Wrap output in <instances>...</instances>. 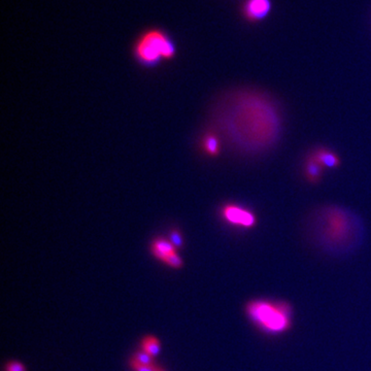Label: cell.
<instances>
[{
	"mask_svg": "<svg viewBox=\"0 0 371 371\" xmlns=\"http://www.w3.org/2000/svg\"><path fill=\"white\" fill-rule=\"evenodd\" d=\"M226 119L228 135L242 150L259 153L274 146L281 132L276 106L261 94L245 92L234 98Z\"/></svg>",
	"mask_w": 371,
	"mask_h": 371,
	"instance_id": "cell-1",
	"label": "cell"
},
{
	"mask_svg": "<svg viewBox=\"0 0 371 371\" xmlns=\"http://www.w3.org/2000/svg\"><path fill=\"white\" fill-rule=\"evenodd\" d=\"M313 222L318 240L323 247L336 249L353 247L361 236V225L355 215L338 206L318 211Z\"/></svg>",
	"mask_w": 371,
	"mask_h": 371,
	"instance_id": "cell-2",
	"label": "cell"
},
{
	"mask_svg": "<svg viewBox=\"0 0 371 371\" xmlns=\"http://www.w3.org/2000/svg\"><path fill=\"white\" fill-rule=\"evenodd\" d=\"M249 321L264 333L279 336L291 328L292 309L285 302L254 299L246 306Z\"/></svg>",
	"mask_w": 371,
	"mask_h": 371,
	"instance_id": "cell-3",
	"label": "cell"
},
{
	"mask_svg": "<svg viewBox=\"0 0 371 371\" xmlns=\"http://www.w3.org/2000/svg\"><path fill=\"white\" fill-rule=\"evenodd\" d=\"M174 44L161 31L147 32L136 42L134 54L136 59L146 66H154L162 59H172L174 56Z\"/></svg>",
	"mask_w": 371,
	"mask_h": 371,
	"instance_id": "cell-4",
	"label": "cell"
},
{
	"mask_svg": "<svg viewBox=\"0 0 371 371\" xmlns=\"http://www.w3.org/2000/svg\"><path fill=\"white\" fill-rule=\"evenodd\" d=\"M222 220L234 227L249 228L257 225V216L246 208L234 204H224L220 210Z\"/></svg>",
	"mask_w": 371,
	"mask_h": 371,
	"instance_id": "cell-5",
	"label": "cell"
},
{
	"mask_svg": "<svg viewBox=\"0 0 371 371\" xmlns=\"http://www.w3.org/2000/svg\"><path fill=\"white\" fill-rule=\"evenodd\" d=\"M153 255L160 261L165 262L170 256L176 253V249L168 238H157L151 245Z\"/></svg>",
	"mask_w": 371,
	"mask_h": 371,
	"instance_id": "cell-6",
	"label": "cell"
},
{
	"mask_svg": "<svg viewBox=\"0 0 371 371\" xmlns=\"http://www.w3.org/2000/svg\"><path fill=\"white\" fill-rule=\"evenodd\" d=\"M311 156L323 167L338 168L341 164L340 158L327 148L315 149L311 152Z\"/></svg>",
	"mask_w": 371,
	"mask_h": 371,
	"instance_id": "cell-7",
	"label": "cell"
},
{
	"mask_svg": "<svg viewBox=\"0 0 371 371\" xmlns=\"http://www.w3.org/2000/svg\"><path fill=\"white\" fill-rule=\"evenodd\" d=\"M270 0H249L246 6V15L252 20L263 19L270 10Z\"/></svg>",
	"mask_w": 371,
	"mask_h": 371,
	"instance_id": "cell-8",
	"label": "cell"
},
{
	"mask_svg": "<svg viewBox=\"0 0 371 371\" xmlns=\"http://www.w3.org/2000/svg\"><path fill=\"white\" fill-rule=\"evenodd\" d=\"M201 149L204 154L208 155V157H217L221 152V142L217 134L213 132L204 134L201 140Z\"/></svg>",
	"mask_w": 371,
	"mask_h": 371,
	"instance_id": "cell-9",
	"label": "cell"
},
{
	"mask_svg": "<svg viewBox=\"0 0 371 371\" xmlns=\"http://www.w3.org/2000/svg\"><path fill=\"white\" fill-rule=\"evenodd\" d=\"M323 166L315 161L311 155L306 158V165H304V174H306V180L311 184H318L321 181L322 174H323Z\"/></svg>",
	"mask_w": 371,
	"mask_h": 371,
	"instance_id": "cell-10",
	"label": "cell"
},
{
	"mask_svg": "<svg viewBox=\"0 0 371 371\" xmlns=\"http://www.w3.org/2000/svg\"><path fill=\"white\" fill-rule=\"evenodd\" d=\"M142 351L146 352L149 355L152 356V357H156V356L159 355L161 345H160L159 340L155 336H149L142 340Z\"/></svg>",
	"mask_w": 371,
	"mask_h": 371,
	"instance_id": "cell-11",
	"label": "cell"
},
{
	"mask_svg": "<svg viewBox=\"0 0 371 371\" xmlns=\"http://www.w3.org/2000/svg\"><path fill=\"white\" fill-rule=\"evenodd\" d=\"M132 359L134 361L138 362V363L142 364V365L146 366H155L154 364V357L149 355L148 353H146L145 351H138L134 354L133 358Z\"/></svg>",
	"mask_w": 371,
	"mask_h": 371,
	"instance_id": "cell-12",
	"label": "cell"
},
{
	"mask_svg": "<svg viewBox=\"0 0 371 371\" xmlns=\"http://www.w3.org/2000/svg\"><path fill=\"white\" fill-rule=\"evenodd\" d=\"M168 240H170V242L174 245L176 249H181V247L184 246V238H183V234L180 230L172 229V231H170Z\"/></svg>",
	"mask_w": 371,
	"mask_h": 371,
	"instance_id": "cell-13",
	"label": "cell"
},
{
	"mask_svg": "<svg viewBox=\"0 0 371 371\" xmlns=\"http://www.w3.org/2000/svg\"><path fill=\"white\" fill-rule=\"evenodd\" d=\"M164 263L166 264V265L170 266V267L172 268H181L183 266V260L181 259L180 256H179L178 253L172 254V256H170V257L167 258V259L165 260V262Z\"/></svg>",
	"mask_w": 371,
	"mask_h": 371,
	"instance_id": "cell-14",
	"label": "cell"
},
{
	"mask_svg": "<svg viewBox=\"0 0 371 371\" xmlns=\"http://www.w3.org/2000/svg\"><path fill=\"white\" fill-rule=\"evenodd\" d=\"M130 366L134 371H156L155 366L142 365L138 362L134 361L133 359L130 360Z\"/></svg>",
	"mask_w": 371,
	"mask_h": 371,
	"instance_id": "cell-15",
	"label": "cell"
},
{
	"mask_svg": "<svg viewBox=\"0 0 371 371\" xmlns=\"http://www.w3.org/2000/svg\"><path fill=\"white\" fill-rule=\"evenodd\" d=\"M6 371H26V368L20 362H10L6 365Z\"/></svg>",
	"mask_w": 371,
	"mask_h": 371,
	"instance_id": "cell-16",
	"label": "cell"
},
{
	"mask_svg": "<svg viewBox=\"0 0 371 371\" xmlns=\"http://www.w3.org/2000/svg\"><path fill=\"white\" fill-rule=\"evenodd\" d=\"M156 371H165L163 368H160V366H156Z\"/></svg>",
	"mask_w": 371,
	"mask_h": 371,
	"instance_id": "cell-17",
	"label": "cell"
}]
</instances>
